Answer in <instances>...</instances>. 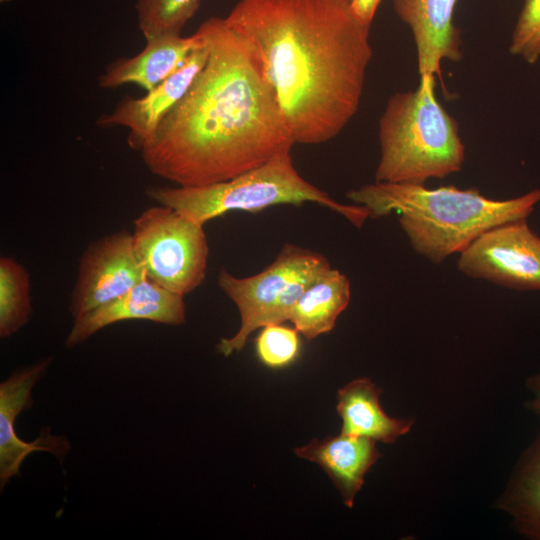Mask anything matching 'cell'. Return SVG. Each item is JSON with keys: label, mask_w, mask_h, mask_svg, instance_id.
Here are the masks:
<instances>
[{"label": "cell", "mask_w": 540, "mask_h": 540, "mask_svg": "<svg viewBox=\"0 0 540 540\" xmlns=\"http://www.w3.org/2000/svg\"><path fill=\"white\" fill-rule=\"evenodd\" d=\"M206 61L140 150L148 170L176 186L231 179L294 145L277 97L245 40L224 18L198 28Z\"/></svg>", "instance_id": "obj_1"}, {"label": "cell", "mask_w": 540, "mask_h": 540, "mask_svg": "<svg viewBox=\"0 0 540 540\" xmlns=\"http://www.w3.org/2000/svg\"><path fill=\"white\" fill-rule=\"evenodd\" d=\"M256 55L294 144L335 138L357 113L373 50L347 0H239L224 18Z\"/></svg>", "instance_id": "obj_2"}, {"label": "cell", "mask_w": 540, "mask_h": 540, "mask_svg": "<svg viewBox=\"0 0 540 540\" xmlns=\"http://www.w3.org/2000/svg\"><path fill=\"white\" fill-rule=\"evenodd\" d=\"M347 198L366 208L370 218L398 214L414 251L440 264L489 228L527 218L540 203V189L495 200L475 188L374 182L350 190Z\"/></svg>", "instance_id": "obj_3"}, {"label": "cell", "mask_w": 540, "mask_h": 540, "mask_svg": "<svg viewBox=\"0 0 540 540\" xmlns=\"http://www.w3.org/2000/svg\"><path fill=\"white\" fill-rule=\"evenodd\" d=\"M435 76L390 97L379 119L375 182L425 184L461 170L465 147L457 121L435 95Z\"/></svg>", "instance_id": "obj_4"}, {"label": "cell", "mask_w": 540, "mask_h": 540, "mask_svg": "<svg viewBox=\"0 0 540 540\" xmlns=\"http://www.w3.org/2000/svg\"><path fill=\"white\" fill-rule=\"evenodd\" d=\"M146 195L202 225L230 211L257 213L272 206L306 202L329 208L358 228L370 218L363 206L340 203L304 179L293 163L291 149L225 181L195 187L151 186Z\"/></svg>", "instance_id": "obj_5"}, {"label": "cell", "mask_w": 540, "mask_h": 540, "mask_svg": "<svg viewBox=\"0 0 540 540\" xmlns=\"http://www.w3.org/2000/svg\"><path fill=\"white\" fill-rule=\"evenodd\" d=\"M329 268L323 255L285 244L273 262L255 275L236 277L221 269L218 286L237 306L241 324L234 336L219 341L218 352L226 357L239 352L258 328L289 320L304 290Z\"/></svg>", "instance_id": "obj_6"}, {"label": "cell", "mask_w": 540, "mask_h": 540, "mask_svg": "<svg viewBox=\"0 0 540 540\" xmlns=\"http://www.w3.org/2000/svg\"><path fill=\"white\" fill-rule=\"evenodd\" d=\"M133 243L146 278L185 296L206 277L209 248L204 225L161 204L133 222Z\"/></svg>", "instance_id": "obj_7"}, {"label": "cell", "mask_w": 540, "mask_h": 540, "mask_svg": "<svg viewBox=\"0 0 540 540\" xmlns=\"http://www.w3.org/2000/svg\"><path fill=\"white\" fill-rule=\"evenodd\" d=\"M459 254L457 267L471 278L540 291V236L527 218L489 228Z\"/></svg>", "instance_id": "obj_8"}, {"label": "cell", "mask_w": 540, "mask_h": 540, "mask_svg": "<svg viewBox=\"0 0 540 540\" xmlns=\"http://www.w3.org/2000/svg\"><path fill=\"white\" fill-rule=\"evenodd\" d=\"M145 278L132 232L120 230L97 239L80 258L69 306L73 318L119 298Z\"/></svg>", "instance_id": "obj_9"}, {"label": "cell", "mask_w": 540, "mask_h": 540, "mask_svg": "<svg viewBox=\"0 0 540 540\" xmlns=\"http://www.w3.org/2000/svg\"><path fill=\"white\" fill-rule=\"evenodd\" d=\"M194 34L196 44L175 73L141 97H123L111 112L101 114L96 124L105 128L125 127L129 132V147L140 152L166 114L186 93L206 61L205 40L198 29Z\"/></svg>", "instance_id": "obj_10"}, {"label": "cell", "mask_w": 540, "mask_h": 540, "mask_svg": "<svg viewBox=\"0 0 540 540\" xmlns=\"http://www.w3.org/2000/svg\"><path fill=\"white\" fill-rule=\"evenodd\" d=\"M51 358L21 370L0 385V487L3 489L10 479L20 473L24 459L32 452L47 451L63 460L70 445L63 436L52 435L45 429L32 442L21 440L15 433L16 417L31 407V390L43 376Z\"/></svg>", "instance_id": "obj_11"}, {"label": "cell", "mask_w": 540, "mask_h": 540, "mask_svg": "<svg viewBox=\"0 0 540 540\" xmlns=\"http://www.w3.org/2000/svg\"><path fill=\"white\" fill-rule=\"evenodd\" d=\"M183 296L173 293L145 278L119 298L74 319L66 338L73 348L99 330L129 320H146L178 326L186 321Z\"/></svg>", "instance_id": "obj_12"}, {"label": "cell", "mask_w": 540, "mask_h": 540, "mask_svg": "<svg viewBox=\"0 0 540 540\" xmlns=\"http://www.w3.org/2000/svg\"><path fill=\"white\" fill-rule=\"evenodd\" d=\"M456 4L457 0H393L395 14L412 32L420 76H440L443 60L462 58L460 31L453 23Z\"/></svg>", "instance_id": "obj_13"}, {"label": "cell", "mask_w": 540, "mask_h": 540, "mask_svg": "<svg viewBox=\"0 0 540 540\" xmlns=\"http://www.w3.org/2000/svg\"><path fill=\"white\" fill-rule=\"evenodd\" d=\"M296 456L318 464L338 489L343 504L351 508L364 483L365 474L381 457L376 441L340 433L314 439L294 449Z\"/></svg>", "instance_id": "obj_14"}, {"label": "cell", "mask_w": 540, "mask_h": 540, "mask_svg": "<svg viewBox=\"0 0 540 540\" xmlns=\"http://www.w3.org/2000/svg\"><path fill=\"white\" fill-rule=\"evenodd\" d=\"M146 40L141 52L113 60L98 77V86L116 89L134 84L149 91L175 73L196 44V36L158 35Z\"/></svg>", "instance_id": "obj_15"}, {"label": "cell", "mask_w": 540, "mask_h": 540, "mask_svg": "<svg viewBox=\"0 0 540 540\" xmlns=\"http://www.w3.org/2000/svg\"><path fill=\"white\" fill-rule=\"evenodd\" d=\"M381 389L368 378H358L342 387L337 394V412L341 433L393 443L408 433L413 419L388 416L379 403Z\"/></svg>", "instance_id": "obj_16"}, {"label": "cell", "mask_w": 540, "mask_h": 540, "mask_svg": "<svg viewBox=\"0 0 540 540\" xmlns=\"http://www.w3.org/2000/svg\"><path fill=\"white\" fill-rule=\"evenodd\" d=\"M351 298L350 281L338 269L329 268L301 294L289 321L306 339L330 332Z\"/></svg>", "instance_id": "obj_17"}, {"label": "cell", "mask_w": 540, "mask_h": 540, "mask_svg": "<svg viewBox=\"0 0 540 540\" xmlns=\"http://www.w3.org/2000/svg\"><path fill=\"white\" fill-rule=\"evenodd\" d=\"M501 507L518 532L540 540V433L522 454Z\"/></svg>", "instance_id": "obj_18"}, {"label": "cell", "mask_w": 540, "mask_h": 540, "mask_svg": "<svg viewBox=\"0 0 540 540\" xmlns=\"http://www.w3.org/2000/svg\"><path fill=\"white\" fill-rule=\"evenodd\" d=\"M32 313L30 278L12 257L0 258V336L7 338L29 321Z\"/></svg>", "instance_id": "obj_19"}, {"label": "cell", "mask_w": 540, "mask_h": 540, "mask_svg": "<svg viewBox=\"0 0 540 540\" xmlns=\"http://www.w3.org/2000/svg\"><path fill=\"white\" fill-rule=\"evenodd\" d=\"M199 6L200 0H136L138 28L145 39L181 35Z\"/></svg>", "instance_id": "obj_20"}, {"label": "cell", "mask_w": 540, "mask_h": 540, "mask_svg": "<svg viewBox=\"0 0 540 540\" xmlns=\"http://www.w3.org/2000/svg\"><path fill=\"white\" fill-rule=\"evenodd\" d=\"M296 328L280 324L262 327L256 338V354L265 366L284 368L293 363L300 353V338Z\"/></svg>", "instance_id": "obj_21"}, {"label": "cell", "mask_w": 540, "mask_h": 540, "mask_svg": "<svg viewBox=\"0 0 540 540\" xmlns=\"http://www.w3.org/2000/svg\"><path fill=\"white\" fill-rule=\"evenodd\" d=\"M509 52L531 65L540 59V0H524L511 36Z\"/></svg>", "instance_id": "obj_22"}, {"label": "cell", "mask_w": 540, "mask_h": 540, "mask_svg": "<svg viewBox=\"0 0 540 540\" xmlns=\"http://www.w3.org/2000/svg\"><path fill=\"white\" fill-rule=\"evenodd\" d=\"M381 0H349L353 17L362 25L371 26Z\"/></svg>", "instance_id": "obj_23"}, {"label": "cell", "mask_w": 540, "mask_h": 540, "mask_svg": "<svg viewBox=\"0 0 540 540\" xmlns=\"http://www.w3.org/2000/svg\"><path fill=\"white\" fill-rule=\"evenodd\" d=\"M528 387L533 393V397L528 402L530 410L540 415V373L531 376L527 381Z\"/></svg>", "instance_id": "obj_24"}, {"label": "cell", "mask_w": 540, "mask_h": 540, "mask_svg": "<svg viewBox=\"0 0 540 540\" xmlns=\"http://www.w3.org/2000/svg\"><path fill=\"white\" fill-rule=\"evenodd\" d=\"M347 1H349V0H347Z\"/></svg>", "instance_id": "obj_25"}]
</instances>
